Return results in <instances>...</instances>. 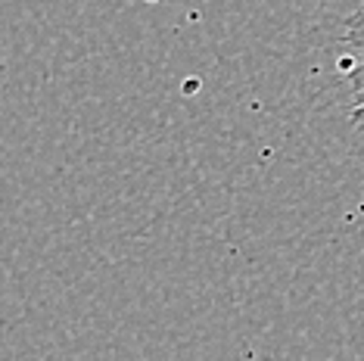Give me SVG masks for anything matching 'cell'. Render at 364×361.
Segmentation results:
<instances>
[{
    "label": "cell",
    "instance_id": "obj_1",
    "mask_svg": "<svg viewBox=\"0 0 364 361\" xmlns=\"http://www.w3.org/2000/svg\"><path fill=\"white\" fill-rule=\"evenodd\" d=\"M339 75L349 87V122L364 134V0L343 26Z\"/></svg>",
    "mask_w": 364,
    "mask_h": 361
}]
</instances>
